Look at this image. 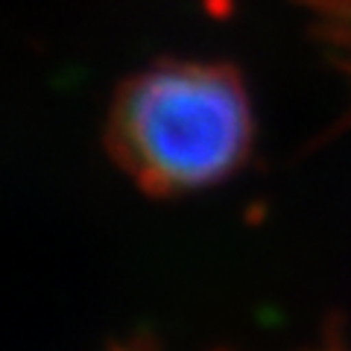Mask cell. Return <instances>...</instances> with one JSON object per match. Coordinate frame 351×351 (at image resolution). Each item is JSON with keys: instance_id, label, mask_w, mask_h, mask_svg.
Listing matches in <instances>:
<instances>
[{"instance_id": "cell-1", "label": "cell", "mask_w": 351, "mask_h": 351, "mask_svg": "<svg viewBox=\"0 0 351 351\" xmlns=\"http://www.w3.org/2000/svg\"><path fill=\"white\" fill-rule=\"evenodd\" d=\"M114 161L158 196L223 182L252 147L240 76L211 62H164L120 88L108 117Z\"/></svg>"}]
</instances>
